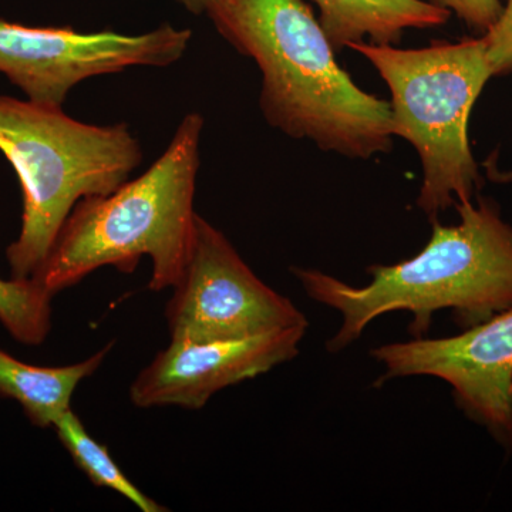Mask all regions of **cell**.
<instances>
[{
  "label": "cell",
  "mask_w": 512,
  "mask_h": 512,
  "mask_svg": "<svg viewBox=\"0 0 512 512\" xmlns=\"http://www.w3.org/2000/svg\"><path fill=\"white\" fill-rule=\"evenodd\" d=\"M205 15L259 67V107L269 126L343 157L390 153L389 101L363 92L339 66L305 0H214Z\"/></svg>",
  "instance_id": "1"
},
{
  "label": "cell",
  "mask_w": 512,
  "mask_h": 512,
  "mask_svg": "<svg viewBox=\"0 0 512 512\" xmlns=\"http://www.w3.org/2000/svg\"><path fill=\"white\" fill-rule=\"evenodd\" d=\"M456 210L458 224L433 221L419 254L399 264L370 266L372 279L362 288L318 269L293 266L306 295L342 316L338 332L326 343L329 352L348 348L386 313H412L410 332L424 338L441 309H451L466 329L512 309V225L491 198L463 202Z\"/></svg>",
  "instance_id": "2"
},
{
  "label": "cell",
  "mask_w": 512,
  "mask_h": 512,
  "mask_svg": "<svg viewBox=\"0 0 512 512\" xmlns=\"http://www.w3.org/2000/svg\"><path fill=\"white\" fill-rule=\"evenodd\" d=\"M202 130L201 114H187L146 173L110 194L77 202L33 281L56 295L103 266L131 274L143 256H150L148 288H173L194 237Z\"/></svg>",
  "instance_id": "3"
},
{
  "label": "cell",
  "mask_w": 512,
  "mask_h": 512,
  "mask_svg": "<svg viewBox=\"0 0 512 512\" xmlns=\"http://www.w3.org/2000/svg\"><path fill=\"white\" fill-rule=\"evenodd\" d=\"M0 153L23 194L19 237L6 249L16 279L36 274L77 202L117 190L143 160L126 123L94 126L9 96H0Z\"/></svg>",
  "instance_id": "4"
},
{
  "label": "cell",
  "mask_w": 512,
  "mask_h": 512,
  "mask_svg": "<svg viewBox=\"0 0 512 512\" xmlns=\"http://www.w3.org/2000/svg\"><path fill=\"white\" fill-rule=\"evenodd\" d=\"M348 49L369 60L389 87L394 137L412 144L420 158L417 207L433 222L440 212L473 201L481 174L468 126L478 97L494 77L484 36L421 49L369 42Z\"/></svg>",
  "instance_id": "5"
},
{
  "label": "cell",
  "mask_w": 512,
  "mask_h": 512,
  "mask_svg": "<svg viewBox=\"0 0 512 512\" xmlns=\"http://www.w3.org/2000/svg\"><path fill=\"white\" fill-rule=\"evenodd\" d=\"M165 308L175 342L242 340L291 328L308 319L245 264L229 239L197 215L190 254Z\"/></svg>",
  "instance_id": "6"
},
{
  "label": "cell",
  "mask_w": 512,
  "mask_h": 512,
  "mask_svg": "<svg viewBox=\"0 0 512 512\" xmlns=\"http://www.w3.org/2000/svg\"><path fill=\"white\" fill-rule=\"evenodd\" d=\"M191 39L190 29L173 25L123 35L111 29L35 28L0 19V73L33 103L62 107L70 90L90 77L177 63Z\"/></svg>",
  "instance_id": "7"
},
{
  "label": "cell",
  "mask_w": 512,
  "mask_h": 512,
  "mask_svg": "<svg viewBox=\"0 0 512 512\" xmlns=\"http://www.w3.org/2000/svg\"><path fill=\"white\" fill-rule=\"evenodd\" d=\"M372 356L384 367L376 386L410 376L444 380L464 414L512 451V309L460 335L390 343Z\"/></svg>",
  "instance_id": "8"
},
{
  "label": "cell",
  "mask_w": 512,
  "mask_h": 512,
  "mask_svg": "<svg viewBox=\"0 0 512 512\" xmlns=\"http://www.w3.org/2000/svg\"><path fill=\"white\" fill-rule=\"evenodd\" d=\"M308 328H291L242 340L175 342L160 350L130 387L141 409H202L215 393L254 379L295 359Z\"/></svg>",
  "instance_id": "9"
},
{
  "label": "cell",
  "mask_w": 512,
  "mask_h": 512,
  "mask_svg": "<svg viewBox=\"0 0 512 512\" xmlns=\"http://www.w3.org/2000/svg\"><path fill=\"white\" fill-rule=\"evenodd\" d=\"M333 49L352 43L397 45L410 29L446 25L451 13L430 0H313Z\"/></svg>",
  "instance_id": "10"
},
{
  "label": "cell",
  "mask_w": 512,
  "mask_h": 512,
  "mask_svg": "<svg viewBox=\"0 0 512 512\" xmlns=\"http://www.w3.org/2000/svg\"><path fill=\"white\" fill-rule=\"evenodd\" d=\"M113 345L109 343L83 362L62 367L28 365L0 349V397L20 404L33 426L49 429L72 409L77 386L100 369Z\"/></svg>",
  "instance_id": "11"
},
{
  "label": "cell",
  "mask_w": 512,
  "mask_h": 512,
  "mask_svg": "<svg viewBox=\"0 0 512 512\" xmlns=\"http://www.w3.org/2000/svg\"><path fill=\"white\" fill-rule=\"evenodd\" d=\"M53 429H55L60 443L73 458L74 464L86 474L96 487L116 491L143 512L168 511V508L156 503L153 498L144 494L133 481L128 480L126 474L110 456L107 447L97 443L87 433L82 420L72 409L67 410L56 421Z\"/></svg>",
  "instance_id": "12"
},
{
  "label": "cell",
  "mask_w": 512,
  "mask_h": 512,
  "mask_svg": "<svg viewBox=\"0 0 512 512\" xmlns=\"http://www.w3.org/2000/svg\"><path fill=\"white\" fill-rule=\"evenodd\" d=\"M53 298L32 278H0V323L18 342L42 345L52 330Z\"/></svg>",
  "instance_id": "13"
},
{
  "label": "cell",
  "mask_w": 512,
  "mask_h": 512,
  "mask_svg": "<svg viewBox=\"0 0 512 512\" xmlns=\"http://www.w3.org/2000/svg\"><path fill=\"white\" fill-rule=\"evenodd\" d=\"M483 36L493 76L512 73V0L505 2L500 18Z\"/></svg>",
  "instance_id": "14"
},
{
  "label": "cell",
  "mask_w": 512,
  "mask_h": 512,
  "mask_svg": "<svg viewBox=\"0 0 512 512\" xmlns=\"http://www.w3.org/2000/svg\"><path fill=\"white\" fill-rule=\"evenodd\" d=\"M434 5L448 10L451 15L474 30L484 35L500 18L503 3L501 0H430Z\"/></svg>",
  "instance_id": "15"
},
{
  "label": "cell",
  "mask_w": 512,
  "mask_h": 512,
  "mask_svg": "<svg viewBox=\"0 0 512 512\" xmlns=\"http://www.w3.org/2000/svg\"><path fill=\"white\" fill-rule=\"evenodd\" d=\"M192 15H205L214 0H178Z\"/></svg>",
  "instance_id": "16"
},
{
  "label": "cell",
  "mask_w": 512,
  "mask_h": 512,
  "mask_svg": "<svg viewBox=\"0 0 512 512\" xmlns=\"http://www.w3.org/2000/svg\"><path fill=\"white\" fill-rule=\"evenodd\" d=\"M487 173L490 175L491 180L495 183L510 184L512 183V170L500 171L495 164L487 165Z\"/></svg>",
  "instance_id": "17"
}]
</instances>
